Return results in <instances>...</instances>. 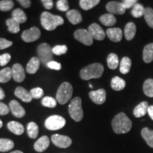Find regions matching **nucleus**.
I'll return each instance as SVG.
<instances>
[{
  "label": "nucleus",
  "mask_w": 153,
  "mask_h": 153,
  "mask_svg": "<svg viewBox=\"0 0 153 153\" xmlns=\"http://www.w3.org/2000/svg\"><path fill=\"white\" fill-rule=\"evenodd\" d=\"M112 128L116 134L127 133L132 128L131 120L124 113H119L112 120Z\"/></svg>",
  "instance_id": "nucleus-1"
},
{
  "label": "nucleus",
  "mask_w": 153,
  "mask_h": 153,
  "mask_svg": "<svg viewBox=\"0 0 153 153\" xmlns=\"http://www.w3.org/2000/svg\"><path fill=\"white\" fill-rule=\"evenodd\" d=\"M41 22L45 30H53L58 26L64 24V19L60 16L52 14L48 11H44L41 14Z\"/></svg>",
  "instance_id": "nucleus-2"
},
{
  "label": "nucleus",
  "mask_w": 153,
  "mask_h": 153,
  "mask_svg": "<svg viewBox=\"0 0 153 153\" xmlns=\"http://www.w3.org/2000/svg\"><path fill=\"white\" fill-rule=\"evenodd\" d=\"M104 66L100 63H94L82 69L80 77L84 80L100 78L104 73Z\"/></svg>",
  "instance_id": "nucleus-3"
},
{
  "label": "nucleus",
  "mask_w": 153,
  "mask_h": 153,
  "mask_svg": "<svg viewBox=\"0 0 153 153\" xmlns=\"http://www.w3.org/2000/svg\"><path fill=\"white\" fill-rule=\"evenodd\" d=\"M73 89L69 82H65L59 87L56 94V100L59 104H65L72 98Z\"/></svg>",
  "instance_id": "nucleus-4"
},
{
  "label": "nucleus",
  "mask_w": 153,
  "mask_h": 153,
  "mask_svg": "<svg viewBox=\"0 0 153 153\" xmlns=\"http://www.w3.org/2000/svg\"><path fill=\"white\" fill-rule=\"evenodd\" d=\"M68 109L70 116L75 121L79 122L83 118L84 112L82 108V99L79 97H75L72 99Z\"/></svg>",
  "instance_id": "nucleus-5"
},
{
  "label": "nucleus",
  "mask_w": 153,
  "mask_h": 153,
  "mask_svg": "<svg viewBox=\"0 0 153 153\" xmlns=\"http://www.w3.org/2000/svg\"><path fill=\"white\" fill-rule=\"evenodd\" d=\"M37 53L38 59L43 64L46 65L53 60V53L52 48L48 43H41L38 47Z\"/></svg>",
  "instance_id": "nucleus-6"
},
{
  "label": "nucleus",
  "mask_w": 153,
  "mask_h": 153,
  "mask_svg": "<svg viewBox=\"0 0 153 153\" xmlns=\"http://www.w3.org/2000/svg\"><path fill=\"white\" fill-rule=\"evenodd\" d=\"M66 124V120L62 116L53 115L48 117L45 122V126L50 131H57L62 128Z\"/></svg>",
  "instance_id": "nucleus-7"
},
{
  "label": "nucleus",
  "mask_w": 153,
  "mask_h": 153,
  "mask_svg": "<svg viewBox=\"0 0 153 153\" xmlns=\"http://www.w3.org/2000/svg\"><path fill=\"white\" fill-rule=\"evenodd\" d=\"M74 37L78 41L85 45H91L93 43V37L88 30L78 29L74 33Z\"/></svg>",
  "instance_id": "nucleus-8"
},
{
  "label": "nucleus",
  "mask_w": 153,
  "mask_h": 153,
  "mask_svg": "<svg viewBox=\"0 0 153 153\" xmlns=\"http://www.w3.org/2000/svg\"><path fill=\"white\" fill-rule=\"evenodd\" d=\"M52 142L55 145L60 148H67L72 145V139L66 135H60V134H55L52 137Z\"/></svg>",
  "instance_id": "nucleus-9"
},
{
  "label": "nucleus",
  "mask_w": 153,
  "mask_h": 153,
  "mask_svg": "<svg viewBox=\"0 0 153 153\" xmlns=\"http://www.w3.org/2000/svg\"><path fill=\"white\" fill-rule=\"evenodd\" d=\"M41 36V30L37 27H32L30 29L26 30L23 32L22 38L23 41L26 43H30L38 40Z\"/></svg>",
  "instance_id": "nucleus-10"
},
{
  "label": "nucleus",
  "mask_w": 153,
  "mask_h": 153,
  "mask_svg": "<svg viewBox=\"0 0 153 153\" xmlns=\"http://www.w3.org/2000/svg\"><path fill=\"white\" fill-rule=\"evenodd\" d=\"M89 98L97 104H104L106 99V92L104 89H99L97 91H91L89 93Z\"/></svg>",
  "instance_id": "nucleus-11"
},
{
  "label": "nucleus",
  "mask_w": 153,
  "mask_h": 153,
  "mask_svg": "<svg viewBox=\"0 0 153 153\" xmlns=\"http://www.w3.org/2000/svg\"><path fill=\"white\" fill-rule=\"evenodd\" d=\"M106 9L111 14H118L121 15L123 14L126 11V9L124 8L123 4L118 1H109L106 4Z\"/></svg>",
  "instance_id": "nucleus-12"
},
{
  "label": "nucleus",
  "mask_w": 153,
  "mask_h": 153,
  "mask_svg": "<svg viewBox=\"0 0 153 153\" xmlns=\"http://www.w3.org/2000/svg\"><path fill=\"white\" fill-rule=\"evenodd\" d=\"M88 30L91 33L93 38L97 41H102L106 37V33L103 28L97 24H92L89 26Z\"/></svg>",
  "instance_id": "nucleus-13"
},
{
  "label": "nucleus",
  "mask_w": 153,
  "mask_h": 153,
  "mask_svg": "<svg viewBox=\"0 0 153 153\" xmlns=\"http://www.w3.org/2000/svg\"><path fill=\"white\" fill-rule=\"evenodd\" d=\"M12 78L16 82H22L25 79V71L22 65L16 63L12 67Z\"/></svg>",
  "instance_id": "nucleus-14"
},
{
  "label": "nucleus",
  "mask_w": 153,
  "mask_h": 153,
  "mask_svg": "<svg viewBox=\"0 0 153 153\" xmlns=\"http://www.w3.org/2000/svg\"><path fill=\"white\" fill-rule=\"evenodd\" d=\"M9 108L15 117L22 118L26 114L24 108L18 101L16 100H12L9 103Z\"/></svg>",
  "instance_id": "nucleus-15"
},
{
  "label": "nucleus",
  "mask_w": 153,
  "mask_h": 153,
  "mask_svg": "<svg viewBox=\"0 0 153 153\" xmlns=\"http://www.w3.org/2000/svg\"><path fill=\"white\" fill-rule=\"evenodd\" d=\"M108 38L113 42H119L123 37V31L119 28H110L106 30Z\"/></svg>",
  "instance_id": "nucleus-16"
},
{
  "label": "nucleus",
  "mask_w": 153,
  "mask_h": 153,
  "mask_svg": "<svg viewBox=\"0 0 153 153\" xmlns=\"http://www.w3.org/2000/svg\"><path fill=\"white\" fill-rule=\"evenodd\" d=\"M50 145V140L46 135L40 137L34 144V149L37 152H43L48 148Z\"/></svg>",
  "instance_id": "nucleus-17"
},
{
  "label": "nucleus",
  "mask_w": 153,
  "mask_h": 153,
  "mask_svg": "<svg viewBox=\"0 0 153 153\" xmlns=\"http://www.w3.org/2000/svg\"><path fill=\"white\" fill-rule=\"evenodd\" d=\"M14 94L18 98L22 99L23 101L26 103H28L32 100V97L30 95V92L26 90V89H24L22 87H16V90L14 91Z\"/></svg>",
  "instance_id": "nucleus-18"
},
{
  "label": "nucleus",
  "mask_w": 153,
  "mask_h": 153,
  "mask_svg": "<svg viewBox=\"0 0 153 153\" xmlns=\"http://www.w3.org/2000/svg\"><path fill=\"white\" fill-rule=\"evenodd\" d=\"M66 16L70 21V22L74 25L78 24L82 22V16L81 14L79 11L75 10V9L69 10L66 13Z\"/></svg>",
  "instance_id": "nucleus-19"
},
{
  "label": "nucleus",
  "mask_w": 153,
  "mask_h": 153,
  "mask_svg": "<svg viewBox=\"0 0 153 153\" xmlns=\"http://www.w3.org/2000/svg\"><path fill=\"white\" fill-rule=\"evenodd\" d=\"M7 128L11 133L15 135H22L24 132V127L22 124L17 121H10L7 124Z\"/></svg>",
  "instance_id": "nucleus-20"
},
{
  "label": "nucleus",
  "mask_w": 153,
  "mask_h": 153,
  "mask_svg": "<svg viewBox=\"0 0 153 153\" xmlns=\"http://www.w3.org/2000/svg\"><path fill=\"white\" fill-rule=\"evenodd\" d=\"M40 63L41 61L38 57H32L26 65V72L29 74H35L39 69Z\"/></svg>",
  "instance_id": "nucleus-21"
},
{
  "label": "nucleus",
  "mask_w": 153,
  "mask_h": 153,
  "mask_svg": "<svg viewBox=\"0 0 153 153\" xmlns=\"http://www.w3.org/2000/svg\"><path fill=\"white\" fill-rule=\"evenodd\" d=\"M136 33V26L133 22H129L126 24L125 29H124V35L126 39L128 41H131L135 37Z\"/></svg>",
  "instance_id": "nucleus-22"
},
{
  "label": "nucleus",
  "mask_w": 153,
  "mask_h": 153,
  "mask_svg": "<svg viewBox=\"0 0 153 153\" xmlns=\"http://www.w3.org/2000/svg\"><path fill=\"white\" fill-rule=\"evenodd\" d=\"M148 103L147 101H143V102H141L140 104H139L134 108V116L137 118L142 117V116H145L146 114V113L148 112Z\"/></svg>",
  "instance_id": "nucleus-23"
},
{
  "label": "nucleus",
  "mask_w": 153,
  "mask_h": 153,
  "mask_svg": "<svg viewBox=\"0 0 153 153\" xmlns=\"http://www.w3.org/2000/svg\"><path fill=\"white\" fill-rule=\"evenodd\" d=\"M11 16H12V19H14L15 21H16L19 24H23V23H25L26 22V20H27L26 14H25V12L22 9H15L12 11Z\"/></svg>",
  "instance_id": "nucleus-24"
},
{
  "label": "nucleus",
  "mask_w": 153,
  "mask_h": 153,
  "mask_svg": "<svg viewBox=\"0 0 153 153\" xmlns=\"http://www.w3.org/2000/svg\"><path fill=\"white\" fill-rule=\"evenodd\" d=\"M111 86L115 91L123 90L126 87V82L125 80L119 77V76H114L111 79Z\"/></svg>",
  "instance_id": "nucleus-25"
},
{
  "label": "nucleus",
  "mask_w": 153,
  "mask_h": 153,
  "mask_svg": "<svg viewBox=\"0 0 153 153\" xmlns=\"http://www.w3.org/2000/svg\"><path fill=\"white\" fill-rule=\"evenodd\" d=\"M143 57L145 62L150 63L153 60V43L147 45L143 50Z\"/></svg>",
  "instance_id": "nucleus-26"
},
{
  "label": "nucleus",
  "mask_w": 153,
  "mask_h": 153,
  "mask_svg": "<svg viewBox=\"0 0 153 153\" xmlns=\"http://www.w3.org/2000/svg\"><path fill=\"white\" fill-rule=\"evenodd\" d=\"M141 135L150 148H153V131L148 128H144L141 131Z\"/></svg>",
  "instance_id": "nucleus-27"
},
{
  "label": "nucleus",
  "mask_w": 153,
  "mask_h": 153,
  "mask_svg": "<svg viewBox=\"0 0 153 153\" xmlns=\"http://www.w3.org/2000/svg\"><path fill=\"white\" fill-rule=\"evenodd\" d=\"M14 147V143L10 139L0 138V152H5L12 150Z\"/></svg>",
  "instance_id": "nucleus-28"
},
{
  "label": "nucleus",
  "mask_w": 153,
  "mask_h": 153,
  "mask_svg": "<svg viewBox=\"0 0 153 153\" xmlns=\"http://www.w3.org/2000/svg\"><path fill=\"white\" fill-rule=\"evenodd\" d=\"M99 20H100L101 24L106 26H114V25L116 23V17L111 14H103L102 16H100Z\"/></svg>",
  "instance_id": "nucleus-29"
},
{
  "label": "nucleus",
  "mask_w": 153,
  "mask_h": 153,
  "mask_svg": "<svg viewBox=\"0 0 153 153\" xmlns=\"http://www.w3.org/2000/svg\"><path fill=\"white\" fill-rule=\"evenodd\" d=\"M12 78V69L5 68L0 70V82L7 83Z\"/></svg>",
  "instance_id": "nucleus-30"
},
{
  "label": "nucleus",
  "mask_w": 153,
  "mask_h": 153,
  "mask_svg": "<svg viewBox=\"0 0 153 153\" xmlns=\"http://www.w3.org/2000/svg\"><path fill=\"white\" fill-rule=\"evenodd\" d=\"M131 68V60L129 57H124L120 63V72L122 74L128 73Z\"/></svg>",
  "instance_id": "nucleus-31"
},
{
  "label": "nucleus",
  "mask_w": 153,
  "mask_h": 153,
  "mask_svg": "<svg viewBox=\"0 0 153 153\" xmlns=\"http://www.w3.org/2000/svg\"><path fill=\"white\" fill-rule=\"evenodd\" d=\"M6 24L8 27V30L10 33H17L20 30V24H19L16 21L12 18L7 19L6 21Z\"/></svg>",
  "instance_id": "nucleus-32"
},
{
  "label": "nucleus",
  "mask_w": 153,
  "mask_h": 153,
  "mask_svg": "<svg viewBox=\"0 0 153 153\" xmlns=\"http://www.w3.org/2000/svg\"><path fill=\"white\" fill-rule=\"evenodd\" d=\"M39 128L35 122H30L27 125V133L29 137L32 139H35L38 137Z\"/></svg>",
  "instance_id": "nucleus-33"
},
{
  "label": "nucleus",
  "mask_w": 153,
  "mask_h": 153,
  "mask_svg": "<svg viewBox=\"0 0 153 153\" xmlns=\"http://www.w3.org/2000/svg\"><path fill=\"white\" fill-rule=\"evenodd\" d=\"M119 64L118 55L115 53H111L107 57V65L108 67L111 70H116Z\"/></svg>",
  "instance_id": "nucleus-34"
},
{
  "label": "nucleus",
  "mask_w": 153,
  "mask_h": 153,
  "mask_svg": "<svg viewBox=\"0 0 153 153\" xmlns=\"http://www.w3.org/2000/svg\"><path fill=\"white\" fill-rule=\"evenodd\" d=\"M100 2L99 0H80L79 6L84 10H89Z\"/></svg>",
  "instance_id": "nucleus-35"
},
{
  "label": "nucleus",
  "mask_w": 153,
  "mask_h": 153,
  "mask_svg": "<svg viewBox=\"0 0 153 153\" xmlns=\"http://www.w3.org/2000/svg\"><path fill=\"white\" fill-rule=\"evenodd\" d=\"M143 91L149 97H153V79H146L143 84Z\"/></svg>",
  "instance_id": "nucleus-36"
},
{
  "label": "nucleus",
  "mask_w": 153,
  "mask_h": 153,
  "mask_svg": "<svg viewBox=\"0 0 153 153\" xmlns=\"http://www.w3.org/2000/svg\"><path fill=\"white\" fill-rule=\"evenodd\" d=\"M145 9V8H144V7H143L141 4L136 3L133 6V8H132V10H131L132 16L135 17V18H140V17H141L144 15Z\"/></svg>",
  "instance_id": "nucleus-37"
},
{
  "label": "nucleus",
  "mask_w": 153,
  "mask_h": 153,
  "mask_svg": "<svg viewBox=\"0 0 153 153\" xmlns=\"http://www.w3.org/2000/svg\"><path fill=\"white\" fill-rule=\"evenodd\" d=\"M145 21L150 27L153 28V9L150 7L145 9L144 15Z\"/></svg>",
  "instance_id": "nucleus-38"
},
{
  "label": "nucleus",
  "mask_w": 153,
  "mask_h": 153,
  "mask_svg": "<svg viewBox=\"0 0 153 153\" xmlns=\"http://www.w3.org/2000/svg\"><path fill=\"white\" fill-rule=\"evenodd\" d=\"M42 104L48 108H55L57 106V100L51 97H45L42 99Z\"/></svg>",
  "instance_id": "nucleus-39"
},
{
  "label": "nucleus",
  "mask_w": 153,
  "mask_h": 153,
  "mask_svg": "<svg viewBox=\"0 0 153 153\" xmlns=\"http://www.w3.org/2000/svg\"><path fill=\"white\" fill-rule=\"evenodd\" d=\"M14 6V1L11 0H1L0 1V10L7 11L13 9Z\"/></svg>",
  "instance_id": "nucleus-40"
},
{
  "label": "nucleus",
  "mask_w": 153,
  "mask_h": 153,
  "mask_svg": "<svg viewBox=\"0 0 153 153\" xmlns=\"http://www.w3.org/2000/svg\"><path fill=\"white\" fill-rule=\"evenodd\" d=\"M53 53L56 55H60L65 54L68 51V47L65 45H55L52 48Z\"/></svg>",
  "instance_id": "nucleus-41"
},
{
  "label": "nucleus",
  "mask_w": 153,
  "mask_h": 153,
  "mask_svg": "<svg viewBox=\"0 0 153 153\" xmlns=\"http://www.w3.org/2000/svg\"><path fill=\"white\" fill-rule=\"evenodd\" d=\"M30 94L33 99H41L43 97V96L44 94V91L41 88L36 87L32 89L30 91Z\"/></svg>",
  "instance_id": "nucleus-42"
},
{
  "label": "nucleus",
  "mask_w": 153,
  "mask_h": 153,
  "mask_svg": "<svg viewBox=\"0 0 153 153\" xmlns=\"http://www.w3.org/2000/svg\"><path fill=\"white\" fill-rule=\"evenodd\" d=\"M57 8L61 11H69V4L67 0H59L56 4Z\"/></svg>",
  "instance_id": "nucleus-43"
},
{
  "label": "nucleus",
  "mask_w": 153,
  "mask_h": 153,
  "mask_svg": "<svg viewBox=\"0 0 153 153\" xmlns=\"http://www.w3.org/2000/svg\"><path fill=\"white\" fill-rule=\"evenodd\" d=\"M11 55L9 53H4L0 55V66H4L8 64L9 61L11 60Z\"/></svg>",
  "instance_id": "nucleus-44"
},
{
  "label": "nucleus",
  "mask_w": 153,
  "mask_h": 153,
  "mask_svg": "<svg viewBox=\"0 0 153 153\" xmlns=\"http://www.w3.org/2000/svg\"><path fill=\"white\" fill-rule=\"evenodd\" d=\"M13 45V42L8 41L5 38H0V50H4L7 48Z\"/></svg>",
  "instance_id": "nucleus-45"
},
{
  "label": "nucleus",
  "mask_w": 153,
  "mask_h": 153,
  "mask_svg": "<svg viewBox=\"0 0 153 153\" xmlns=\"http://www.w3.org/2000/svg\"><path fill=\"white\" fill-rule=\"evenodd\" d=\"M47 67L50 69H52V70H60L61 68H62V66H61L60 63L55 62V61H53V60L48 63Z\"/></svg>",
  "instance_id": "nucleus-46"
},
{
  "label": "nucleus",
  "mask_w": 153,
  "mask_h": 153,
  "mask_svg": "<svg viewBox=\"0 0 153 153\" xmlns=\"http://www.w3.org/2000/svg\"><path fill=\"white\" fill-rule=\"evenodd\" d=\"M9 112V106L2 102H0V116H4V115L8 114Z\"/></svg>",
  "instance_id": "nucleus-47"
},
{
  "label": "nucleus",
  "mask_w": 153,
  "mask_h": 153,
  "mask_svg": "<svg viewBox=\"0 0 153 153\" xmlns=\"http://www.w3.org/2000/svg\"><path fill=\"white\" fill-rule=\"evenodd\" d=\"M136 3H137L136 0H124L123 2H122L124 8L126 9L133 8V6Z\"/></svg>",
  "instance_id": "nucleus-48"
},
{
  "label": "nucleus",
  "mask_w": 153,
  "mask_h": 153,
  "mask_svg": "<svg viewBox=\"0 0 153 153\" xmlns=\"http://www.w3.org/2000/svg\"><path fill=\"white\" fill-rule=\"evenodd\" d=\"M41 2L46 9H51L53 7V1L52 0H42Z\"/></svg>",
  "instance_id": "nucleus-49"
},
{
  "label": "nucleus",
  "mask_w": 153,
  "mask_h": 153,
  "mask_svg": "<svg viewBox=\"0 0 153 153\" xmlns=\"http://www.w3.org/2000/svg\"><path fill=\"white\" fill-rule=\"evenodd\" d=\"M18 2L24 8H29L31 5V1L30 0H19Z\"/></svg>",
  "instance_id": "nucleus-50"
},
{
  "label": "nucleus",
  "mask_w": 153,
  "mask_h": 153,
  "mask_svg": "<svg viewBox=\"0 0 153 153\" xmlns=\"http://www.w3.org/2000/svg\"><path fill=\"white\" fill-rule=\"evenodd\" d=\"M148 113L149 116H150V117L151 118V119L153 120V105L148 107Z\"/></svg>",
  "instance_id": "nucleus-51"
},
{
  "label": "nucleus",
  "mask_w": 153,
  "mask_h": 153,
  "mask_svg": "<svg viewBox=\"0 0 153 153\" xmlns=\"http://www.w3.org/2000/svg\"><path fill=\"white\" fill-rule=\"evenodd\" d=\"M4 97H5L4 91L3 89L0 87V100H1V99H3Z\"/></svg>",
  "instance_id": "nucleus-52"
},
{
  "label": "nucleus",
  "mask_w": 153,
  "mask_h": 153,
  "mask_svg": "<svg viewBox=\"0 0 153 153\" xmlns=\"http://www.w3.org/2000/svg\"><path fill=\"white\" fill-rule=\"evenodd\" d=\"M10 153H24V152H22V151H20V150H15V151H13V152H11Z\"/></svg>",
  "instance_id": "nucleus-53"
},
{
  "label": "nucleus",
  "mask_w": 153,
  "mask_h": 153,
  "mask_svg": "<svg viewBox=\"0 0 153 153\" xmlns=\"http://www.w3.org/2000/svg\"><path fill=\"white\" fill-rule=\"evenodd\" d=\"M2 126H3V123H2V121H1V120L0 119V128L2 127Z\"/></svg>",
  "instance_id": "nucleus-54"
},
{
  "label": "nucleus",
  "mask_w": 153,
  "mask_h": 153,
  "mask_svg": "<svg viewBox=\"0 0 153 153\" xmlns=\"http://www.w3.org/2000/svg\"><path fill=\"white\" fill-rule=\"evenodd\" d=\"M89 87H90V88H92V87H93V86L91 85H89Z\"/></svg>",
  "instance_id": "nucleus-55"
}]
</instances>
